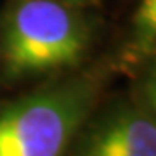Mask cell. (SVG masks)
Returning <instances> with one entry per match:
<instances>
[{"mask_svg":"<svg viewBox=\"0 0 156 156\" xmlns=\"http://www.w3.org/2000/svg\"><path fill=\"white\" fill-rule=\"evenodd\" d=\"M90 104L83 87L31 97L0 113V156H61Z\"/></svg>","mask_w":156,"mask_h":156,"instance_id":"obj_1","label":"cell"},{"mask_svg":"<svg viewBox=\"0 0 156 156\" xmlns=\"http://www.w3.org/2000/svg\"><path fill=\"white\" fill-rule=\"evenodd\" d=\"M83 50L76 19L54 0H26L12 12L4 33V56L12 71L71 64Z\"/></svg>","mask_w":156,"mask_h":156,"instance_id":"obj_2","label":"cell"},{"mask_svg":"<svg viewBox=\"0 0 156 156\" xmlns=\"http://www.w3.org/2000/svg\"><path fill=\"white\" fill-rule=\"evenodd\" d=\"M90 140L144 156H156V123L132 113L118 115L101 125Z\"/></svg>","mask_w":156,"mask_h":156,"instance_id":"obj_3","label":"cell"},{"mask_svg":"<svg viewBox=\"0 0 156 156\" xmlns=\"http://www.w3.org/2000/svg\"><path fill=\"white\" fill-rule=\"evenodd\" d=\"M137 31L146 38H156V0H142L135 12Z\"/></svg>","mask_w":156,"mask_h":156,"instance_id":"obj_4","label":"cell"},{"mask_svg":"<svg viewBox=\"0 0 156 156\" xmlns=\"http://www.w3.org/2000/svg\"><path fill=\"white\" fill-rule=\"evenodd\" d=\"M82 156H144V154L132 153V151H125V149H120V147H113V146L99 144V142L89 139Z\"/></svg>","mask_w":156,"mask_h":156,"instance_id":"obj_5","label":"cell"},{"mask_svg":"<svg viewBox=\"0 0 156 156\" xmlns=\"http://www.w3.org/2000/svg\"><path fill=\"white\" fill-rule=\"evenodd\" d=\"M146 95H147V101H149L151 108L156 111V85L154 83H147V87H146Z\"/></svg>","mask_w":156,"mask_h":156,"instance_id":"obj_6","label":"cell"},{"mask_svg":"<svg viewBox=\"0 0 156 156\" xmlns=\"http://www.w3.org/2000/svg\"><path fill=\"white\" fill-rule=\"evenodd\" d=\"M149 83H154V85H156V73H154V75H153V76H151Z\"/></svg>","mask_w":156,"mask_h":156,"instance_id":"obj_7","label":"cell"}]
</instances>
